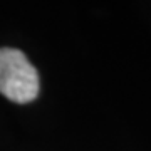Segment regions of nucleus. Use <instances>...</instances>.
<instances>
[{"label":"nucleus","mask_w":151,"mask_h":151,"mask_svg":"<svg viewBox=\"0 0 151 151\" xmlns=\"http://www.w3.org/2000/svg\"><path fill=\"white\" fill-rule=\"evenodd\" d=\"M0 94L19 104L30 103L39 94L37 69L19 49L0 47Z\"/></svg>","instance_id":"obj_1"}]
</instances>
